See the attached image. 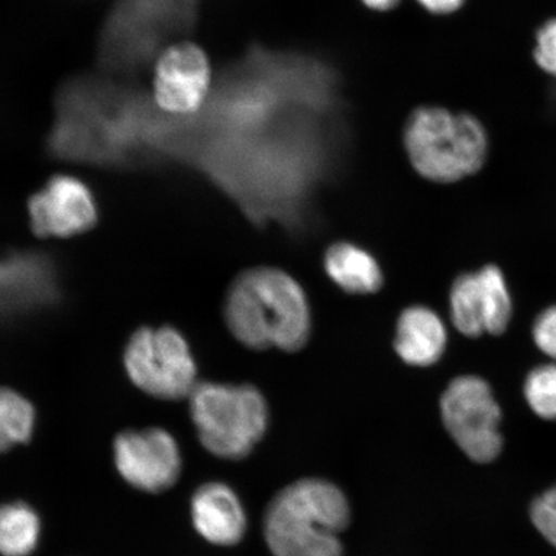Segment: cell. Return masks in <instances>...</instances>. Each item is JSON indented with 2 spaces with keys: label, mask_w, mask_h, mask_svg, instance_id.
Masks as SVG:
<instances>
[{
  "label": "cell",
  "mask_w": 556,
  "mask_h": 556,
  "mask_svg": "<svg viewBox=\"0 0 556 556\" xmlns=\"http://www.w3.org/2000/svg\"><path fill=\"white\" fill-rule=\"evenodd\" d=\"M525 395L533 413L556 420V365H544L528 375Z\"/></svg>",
  "instance_id": "obj_17"
},
{
  "label": "cell",
  "mask_w": 556,
  "mask_h": 556,
  "mask_svg": "<svg viewBox=\"0 0 556 556\" xmlns=\"http://www.w3.org/2000/svg\"><path fill=\"white\" fill-rule=\"evenodd\" d=\"M465 0H417L424 9L434 15H448L460 10Z\"/></svg>",
  "instance_id": "obj_21"
},
{
  "label": "cell",
  "mask_w": 556,
  "mask_h": 556,
  "mask_svg": "<svg viewBox=\"0 0 556 556\" xmlns=\"http://www.w3.org/2000/svg\"><path fill=\"white\" fill-rule=\"evenodd\" d=\"M227 328L253 351H302L312 332L308 296L285 270L254 267L243 270L227 290Z\"/></svg>",
  "instance_id": "obj_1"
},
{
  "label": "cell",
  "mask_w": 556,
  "mask_h": 556,
  "mask_svg": "<svg viewBox=\"0 0 556 556\" xmlns=\"http://www.w3.org/2000/svg\"><path fill=\"white\" fill-rule=\"evenodd\" d=\"M450 311L452 323L464 336L504 332L511 317V298L502 270L489 266L457 277L451 288Z\"/></svg>",
  "instance_id": "obj_10"
},
{
  "label": "cell",
  "mask_w": 556,
  "mask_h": 556,
  "mask_svg": "<svg viewBox=\"0 0 556 556\" xmlns=\"http://www.w3.org/2000/svg\"><path fill=\"white\" fill-rule=\"evenodd\" d=\"M189 400L199 440L214 456L241 460L267 433L269 408L258 388L198 382Z\"/></svg>",
  "instance_id": "obj_5"
},
{
  "label": "cell",
  "mask_w": 556,
  "mask_h": 556,
  "mask_svg": "<svg viewBox=\"0 0 556 556\" xmlns=\"http://www.w3.org/2000/svg\"><path fill=\"white\" fill-rule=\"evenodd\" d=\"M447 330L440 316L422 304L403 309L395 325L394 351L403 363L429 367L446 351Z\"/></svg>",
  "instance_id": "obj_13"
},
{
  "label": "cell",
  "mask_w": 556,
  "mask_h": 556,
  "mask_svg": "<svg viewBox=\"0 0 556 556\" xmlns=\"http://www.w3.org/2000/svg\"><path fill=\"white\" fill-rule=\"evenodd\" d=\"M40 538V520L24 503L0 506V555L29 556Z\"/></svg>",
  "instance_id": "obj_15"
},
{
  "label": "cell",
  "mask_w": 556,
  "mask_h": 556,
  "mask_svg": "<svg viewBox=\"0 0 556 556\" xmlns=\"http://www.w3.org/2000/svg\"><path fill=\"white\" fill-rule=\"evenodd\" d=\"M150 92L165 115L189 117L200 113L213 92V70L206 52L189 40L165 48L154 65Z\"/></svg>",
  "instance_id": "obj_8"
},
{
  "label": "cell",
  "mask_w": 556,
  "mask_h": 556,
  "mask_svg": "<svg viewBox=\"0 0 556 556\" xmlns=\"http://www.w3.org/2000/svg\"><path fill=\"white\" fill-rule=\"evenodd\" d=\"M324 268L330 280L348 294H375L384 285L379 262L353 242L332 243L324 255Z\"/></svg>",
  "instance_id": "obj_14"
},
{
  "label": "cell",
  "mask_w": 556,
  "mask_h": 556,
  "mask_svg": "<svg viewBox=\"0 0 556 556\" xmlns=\"http://www.w3.org/2000/svg\"><path fill=\"white\" fill-rule=\"evenodd\" d=\"M534 59L544 72L556 76V18L539 30Z\"/></svg>",
  "instance_id": "obj_19"
},
{
  "label": "cell",
  "mask_w": 556,
  "mask_h": 556,
  "mask_svg": "<svg viewBox=\"0 0 556 556\" xmlns=\"http://www.w3.org/2000/svg\"><path fill=\"white\" fill-rule=\"evenodd\" d=\"M35 424L31 403L9 388H0V452L30 440Z\"/></svg>",
  "instance_id": "obj_16"
},
{
  "label": "cell",
  "mask_w": 556,
  "mask_h": 556,
  "mask_svg": "<svg viewBox=\"0 0 556 556\" xmlns=\"http://www.w3.org/2000/svg\"><path fill=\"white\" fill-rule=\"evenodd\" d=\"M533 338L542 352L556 359V307L541 313L534 324Z\"/></svg>",
  "instance_id": "obj_20"
},
{
  "label": "cell",
  "mask_w": 556,
  "mask_h": 556,
  "mask_svg": "<svg viewBox=\"0 0 556 556\" xmlns=\"http://www.w3.org/2000/svg\"><path fill=\"white\" fill-rule=\"evenodd\" d=\"M350 521L351 506L338 485L304 478L270 500L263 534L274 556H343L340 534Z\"/></svg>",
  "instance_id": "obj_2"
},
{
  "label": "cell",
  "mask_w": 556,
  "mask_h": 556,
  "mask_svg": "<svg viewBox=\"0 0 556 556\" xmlns=\"http://www.w3.org/2000/svg\"><path fill=\"white\" fill-rule=\"evenodd\" d=\"M403 148L420 177L452 184L482 168L489 139L481 122L465 113L420 106L403 127Z\"/></svg>",
  "instance_id": "obj_4"
},
{
  "label": "cell",
  "mask_w": 556,
  "mask_h": 556,
  "mask_svg": "<svg viewBox=\"0 0 556 556\" xmlns=\"http://www.w3.org/2000/svg\"><path fill=\"white\" fill-rule=\"evenodd\" d=\"M194 530L217 546H233L245 536L248 520L240 498L225 483H206L191 502Z\"/></svg>",
  "instance_id": "obj_12"
},
{
  "label": "cell",
  "mask_w": 556,
  "mask_h": 556,
  "mask_svg": "<svg viewBox=\"0 0 556 556\" xmlns=\"http://www.w3.org/2000/svg\"><path fill=\"white\" fill-rule=\"evenodd\" d=\"M117 471L136 489L157 493L176 484L182 469L178 444L164 429L128 430L116 437Z\"/></svg>",
  "instance_id": "obj_9"
},
{
  "label": "cell",
  "mask_w": 556,
  "mask_h": 556,
  "mask_svg": "<svg viewBox=\"0 0 556 556\" xmlns=\"http://www.w3.org/2000/svg\"><path fill=\"white\" fill-rule=\"evenodd\" d=\"M201 0H115L104 18L99 47L101 73L131 79L154 65L165 48L192 30Z\"/></svg>",
  "instance_id": "obj_3"
},
{
  "label": "cell",
  "mask_w": 556,
  "mask_h": 556,
  "mask_svg": "<svg viewBox=\"0 0 556 556\" xmlns=\"http://www.w3.org/2000/svg\"><path fill=\"white\" fill-rule=\"evenodd\" d=\"M33 231L41 238H72L92 228L97 207L92 192L73 176H55L29 201Z\"/></svg>",
  "instance_id": "obj_11"
},
{
  "label": "cell",
  "mask_w": 556,
  "mask_h": 556,
  "mask_svg": "<svg viewBox=\"0 0 556 556\" xmlns=\"http://www.w3.org/2000/svg\"><path fill=\"white\" fill-rule=\"evenodd\" d=\"M531 519L542 536L556 547V485L534 500Z\"/></svg>",
  "instance_id": "obj_18"
},
{
  "label": "cell",
  "mask_w": 556,
  "mask_h": 556,
  "mask_svg": "<svg viewBox=\"0 0 556 556\" xmlns=\"http://www.w3.org/2000/svg\"><path fill=\"white\" fill-rule=\"evenodd\" d=\"M124 365L141 391L160 400L189 399L198 386L189 343L168 326L136 331L125 348Z\"/></svg>",
  "instance_id": "obj_6"
},
{
  "label": "cell",
  "mask_w": 556,
  "mask_h": 556,
  "mask_svg": "<svg viewBox=\"0 0 556 556\" xmlns=\"http://www.w3.org/2000/svg\"><path fill=\"white\" fill-rule=\"evenodd\" d=\"M401 0H363V3L372 11H392L400 4Z\"/></svg>",
  "instance_id": "obj_22"
},
{
  "label": "cell",
  "mask_w": 556,
  "mask_h": 556,
  "mask_svg": "<svg viewBox=\"0 0 556 556\" xmlns=\"http://www.w3.org/2000/svg\"><path fill=\"white\" fill-rule=\"evenodd\" d=\"M444 428L471 462L486 464L502 454L500 409L489 382L475 377L452 380L441 399Z\"/></svg>",
  "instance_id": "obj_7"
}]
</instances>
